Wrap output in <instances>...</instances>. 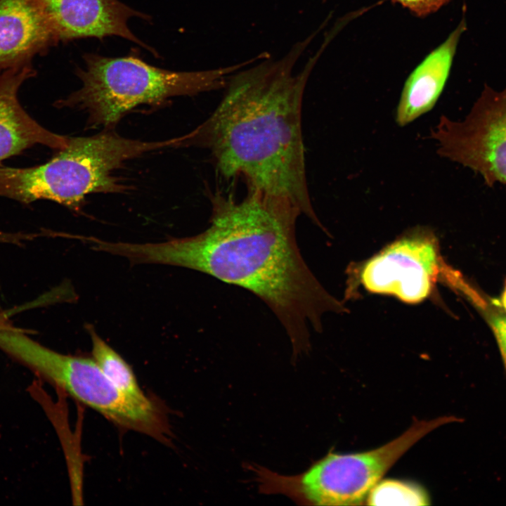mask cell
<instances>
[{
	"label": "cell",
	"instance_id": "6da1fadb",
	"mask_svg": "<svg viewBox=\"0 0 506 506\" xmlns=\"http://www.w3.org/2000/svg\"><path fill=\"white\" fill-rule=\"evenodd\" d=\"M208 197L211 216L200 233L158 243L121 242L119 254L134 264L197 271L253 293L277 317L298 358L310 349L311 330H321L323 316L344 309L301 254L295 231L301 213L249 188L241 200L220 190Z\"/></svg>",
	"mask_w": 506,
	"mask_h": 506
},
{
	"label": "cell",
	"instance_id": "7a4b0ae2",
	"mask_svg": "<svg viewBox=\"0 0 506 506\" xmlns=\"http://www.w3.org/2000/svg\"><path fill=\"white\" fill-rule=\"evenodd\" d=\"M264 63L234 75L209 117L180 136V147L208 150L230 180L291 203L323 228L309 195L301 130L304 88L314 62L294 76V62Z\"/></svg>",
	"mask_w": 506,
	"mask_h": 506
},
{
	"label": "cell",
	"instance_id": "3957f363",
	"mask_svg": "<svg viewBox=\"0 0 506 506\" xmlns=\"http://www.w3.org/2000/svg\"><path fill=\"white\" fill-rule=\"evenodd\" d=\"M84 68L76 74L82 86L57 107L83 110L94 126H112L139 105H158L170 98L196 94L226 86V77L254 62L256 58L214 70L176 72L151 65L134 52L110 58L86 53Z\"/></svg>",
	"mask_w": 506,
	"mask_h": 506
},
{
	"label": "cell",
	"instance_id": "277c9868",
	"mask_svg": "<svg viewBox=\"0 0 506 506\" xmlns=\"http://www.w3.org/2000/svg\"><path fill=\"white\" fill-rule=\"evenodd\" d=\"M174 146V138L143 141L112 132L70 137L67 145L44 164L18 168L0 163V197L27 205L48 200L78 211L89 194L124 189L112 173L125 161Z\"/></svg>",
	"mask_w": 506,
	"mask_h": 506
},
{
	"label": "cell",
	"instance_id": "5b68a950",
	"mask_svg": "<svg viewBox=\"0 0 506 506\" xmlns=\"http://www.w3.org/2000/svg\"><path fill=\"white\" fill-rule=\"evenodd\" d=\"M454 416L415 420L402 434L372 450L354 453L329 452L306 470L283 475L248 465L259 491L280 494L303 505H359L391 467L415 443L443 424L460 422Z\"/></svg>",
	"mask_w": 506,
	"mask_h": 506
},
{
	"label": "cell",
	"instance_id": "8992f818",
	"mask_svg": "<svg viewBox=\"0 0 506 506\" xmlns=\"http://www.w3.org/2000/svg\"><path fill=\"white\" fill-rule=\"evenodd\" d=\"M0 349L117 426L169 443L170 428L158 404L142 403L121 392L93 358L58 353L13 327L0 330Z\"/></svg>",
	"mask_w": 506,
	"mask_h": 506
},
{
	"label": "cell",
	"instance_id": "52a82bcc",
	"mask_svg": "<svg viewBox=\"0 0 506 506\" xmlns=\"http://www.w3.org/2000/svg\"><path fill=\"white\" fill-rule=\"evenodd\" d=\"M437 153L479 174L489 187L506 186V86L485 84L461 121L442 115L432 130Z\"/></svg>",
	"mask_w": 506,
	"mask_h": 506
},
{
	"label": "cell",
	"instance_id": "ba28073f",
	"mask_svg": "<svg viewBox=\"0 0 506 506\" xmlns=\"http://www.w3.org/2000/svg\"><path fill=\"white\" fill-rule=\"evenodd\" d=\"M446 267L437 240L426 227L415 228L367 260L359 280L369 292L418 304L433 292Z\"/></svg>",
	"mask_w": 506,
	"mask_h": 506
},
{
	"label": "cell",
	"instance_id": "9c48e42d",
	"mask_svg": "<svg viewBox=\"0 0 506 506\" xmlns=\"http://www.w3.org/2000/svg\"><path fill=\"white\" fill-rule=\"evenodd\" d=\"M58 42L110 36L124 38L157 56L130 30L131 18L148 20L150 16L119 0H36Z\"/></svg>",
	"mask_w": 506,
	"mask_h": 506
},
{
	"label": "cell",
	"instance_id": "30bf717a",
	"mask_svg": "<svg viewBox=\"0 0 506 506\" xmlns=\"http://www.w3.org/2000/svg\"><path fill=\"white\" fill-rule=\"evenodd\" d=\"M36 74L32 64L0 70V162L36 145L60 150L68 144L70 137L43 127L19 101L20 86Z\"/></svg>",
	"mask_w": 506,
	"mask_h": 506
},
{
	"label": "cell",
	"instance_id": "8fae6325",
	"mask_svg": "<svg viewBox=\"0 0 506 506\" xmlns=\"http://www.w3.org/2000/svg\"><path fill=\"white\" fill-rule=\"evenodd\" d=\"M58 44L36 0H0V70L32 64Z\"/></svg>",
	"mask_w": 506,
	"mask_h": 506
},
{
	"label": "cell",
	"instance_id": "7c38bea8",
	"mask_svg": "<svg viewBox=\"0 0 506 506\" xmlns=\"http://www.w3.org/2000/svg\"><path fill=\"white\" fill-rule=\"evenodd\" d=\"M465 30L463 16L448 38L408 76L396 108L398 125L406 126L434 107L448 79L460 38Z\"/></svg>",
	"mask_w": 506,
	"mask_h": 506
},
{
	"label": "cell",
	"instance_id": "4fadbf2b",
	"mask_svg": "<svg viewBox=\"0 0 506 506\" xmlns=\"http://www.w3.org/2000/svg\"><path fill=\"white\" fill-rule=\"evenodd\" d=\"M92 342V358L108 379L121 392L142 403L155 401L141 389L131 366L90 325L87 327Z\"/></svg>",
	"mask_w": 506,
	"mask_h": 506
},
{
	"label": "cell",
	"instance_id": "5bb4252c",
	"mask_svg": "<svg viewBox=\"0 0 506 506\" xmlns=\"http://www.w3.org/2000/svg\"><path fill=\"white\" fill-rule=\"evenodd\" d=\"M366 504L370 505H427L430 498L420 485L398 479H381L370 491Z\"/></svg>",
	"mask_w": 506,
	"mask_h": 506
},
{
	"label": "cell",
	"instance_id": "9a60e30c",
	"mask_svg": "<svg viewBox=\"0 0 506 506\" xmlns=\"http://www.w3.org/2000/svg\"><path fill=\"white\" fill-rule=\"evenodd\" d=\"M408 8L418 16L434 13L450 0H393Z\"/></svg>",
	"mask_w": 506,
	"mask_h": 506
},
{
	"label": "cell",
	"instance_id": "2e32d148",
	"mask_svg": "<svg viewBox=\"0 0 506 506\" xmlns=\"http://www.w3.org/2000/svg\"><path fill=\"white\" fill-rule=\"evenodd\" d=\"M490 324L500 350L506 370V316L495 315L491 317Z\"/></svg>",
	"mask_w": 506,
	"mask_h": 506
},
{
	"label": "cell",
	"instance_id": "e0dca14e",
	"mask_svg": "<svg viewBox=\"0 0 506 506\" xmlns=\"http://www.w3.org/2000/svg\"><path fill=\"white\" fill-rule=\"evenodd\" d=\"M501 304H502V306L504 308L505 311H506V281H505V287H504V290H503V292H502V294L501 296Z\"/></svg>",
	"mask_w": 506,
	"mask_h": 506
}]
</instances>
